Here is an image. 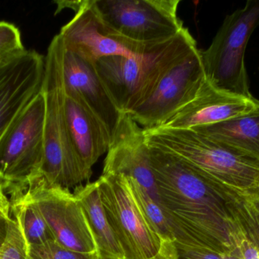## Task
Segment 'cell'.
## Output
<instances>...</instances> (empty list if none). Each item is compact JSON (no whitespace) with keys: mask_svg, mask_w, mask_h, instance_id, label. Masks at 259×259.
I'll use <instances>...</instances> for the list:
<instances>
[{"mask_svg":"<svg viewBox=\"0 0 259 259\" xmlns=\"http://www.w3.org/2000/svg\"><path fill=\"white\" fill-rule=\"evenodd\" d=\"M149 147L160 206L177 247L200 248L234 258L228 228L231 214L224 199L181 158Z\"/></svg>","mask_w":259,"mask_h":259,"instance_id":"cell-1","label":"cell"},{"mask_svg":"<svg viewBox=\"0 0 259 259\" xmlns=\"http://www.w3.org/2000/svg\"><path fill=\"white\" fill-rule=\"evenodd\" d=\"M148 145L182 159L205 182L237 188L259 187V159L191 129H143Z\"/></svg>","mask_w":259,"mask_h":259,"instance_id":"cell-2","label":"cell"},{"mask_svg":"<svg viewBox=\"0 0 259 259\" xmlns=\"http://www.w3.org/2000/svg\"><path fill=\"white\" fill-rule=\"evenodd\" d=\"M63 50L59 33L52 40L45 56L42 88L46 100L44 158L40 174L50 185L69 190L89 180L92 173L74 152L67 128L62 83Z\"/></svg>","mask_w":259,"mask_h":259,"instance_id":"cell-3","label":"cell"},{"mask_svg":"<svg viewBox=\"0 0 259 259\" xmlns=\"http://www.w3.org/2000/svg\"><path fill=\"white\" fill-rule=\"evenodd\" d=\"M196 48V41L184 27L153 51L132 57L107 56L94 65L118 110L130 114L150 95L172 65Z\"/></svg>","mask_w":259,"mask_h":259,"instance_id":"cell-4","label":"cell"},{"mask_svg":"<svg viewBox=\"0 0 259 259\" xmlns=\"http://www.w3.org/2000/svg\"><path fill=\"white\" fill-rule=\"evenodd\" d=\"M97 182L108 220L125 259H178L176 243L163 238L154 229L125 176L102 174Z\"/></svg>","mask_w":259,"mask_h":259,"instance_id":"cell-5","label":"cell"},{"mask_svg":"<svg viewBox=\"0 0 259 259\" xmlns=\"http://www.w3.org/2000/svg\"><path fill=\"white\" fill-rule=\"evenodd\" d=\"M259 24V1L250 0L243 9L225 18L210 47L200 51L207 81L231 94L252 97L244 56L249 38Z\"/></svg>","mask_w":259,"mask_h":259,"instance_id":"cell-6","label":"cell"},{"mask_svg":"<svg viewBox=\"0 0 259 259\" xmlns=\"http://www.w3.org/2000/svg\"><path fill=\"white\" fill-rule=\"evenodd\" d=\"M180 0H93L106 28L131 42L161 44L184 29Z\"/></svg>","mask_w":259,"mask_h":259,"instance_id":"cell-7","label":"cell"},{"mask_svg":"<svg viewBox=\"0 0 259 259\" xmlns=\"http://www.w3.org/2000/svg\"><path fill=\"white\" fill-rule=\"evenodd\" d=\"M45 117L41 91L0 141V179L7 185L27 186L41 176Z\"/></svg>","mask_w":259,"mask_h":259,"instance_id":"cell-8","label":"cell"},{"mask_svg":"<svg viewBox=\"0 0 259 259\" xmlns=\"http://www.w3.org/2000/svg\"><path fill=\"white\" fill-rule=\"evenodd\" d=\"M205 81L200 50L196 48L172 65L150 95L129 114L143 129L162 126L196 97Z\"/></svg>","mask_w":259,"mask_h":259,"instance_id":"cell-9","label":"cell"},{"mask_svg":"<svg viewBox=\"0 0 259 259\" xmlns=\"http://www.w3.org/2000/svg\"><path fill=\"white\" fill-rule=\"evenodd\" d=\"M27 190L57 243L74 252L97 255L94 236L74 193L50 185L42 176L31 181Z\"/></svg>","mask_w":259,"mask_h":259,"instance_id":"cell-10","label":"cell"},{"mask_svg":"<svg viewBox=\"0 0 259 259\" xmlns=\"http://www.w3.org/2000/svg\"><path fill=\"white\" fill-rule=\"evenodd\" d=\"M75 13L74 18L62 27L59 34L65 49L92 63L107 56H141L165 44H137L112 34L99 18L93 0H83Z\"/></svg>","mask_w":259,"mask_h":259,"instance_id":"cell-11","label":"cell"},{"mask_svg":"<svg viewBox=\"0 0 259 259\" xmlns=\"http://www.w3.org/2000/svg\"><path fill=\"white\" fill-rule=\"evenodd\" d=\"M45 56L27 50L0 63V141L42 91Z\"/></svg>","mask_w":259,"mask_h":259,"instance_id":"cell-12","label":"cell"},{"mask_svg":"<svg viewBox=\"0 0 259 259\" xmlns=\"http://www.w3.org/2000/svg\"><path fill=\"white\" fill-rule=\"evenodd\" d=\"M103 174L134 179L160 205L144 130L129 114H121L112 134Z\"/></svg>","mask_w":259,"mask_h":259,"instance_id":"cell-13","label":"cell"},{"mask_svg":"<svg viewBox=\"0 0 259 259\" xmlns=\"http://www.w3.org/2000/svg\"><path fill=\"white\" fill-rule=\"evenodd\" d=\"M62 70L65 95L92 113L112 136L122 114L108 93L94 64L64 46Z\"/></svg>","mask_w":259,"mask_h":259,"instance_id":"cell-14","label":"cell"},{"mask_svg":"<svg viewBox=\"0 0 259 259\" xmlns=\"http://www.w3.org/2000/svg\"><path fill=\"white\" fill-rule=\"evenodd\" d=\"M258 106L259 100L253 97L222 91L206 79L196 97L170 117L162 127L193 129L247 114Z\"/></svg>","mask_w":259,"mask_h":259,"instance_id":"cell-15","label":"cell"},{"mask_svg":"<svg viewBox=\"0 0 259 259\" xmlns=\"http://www.w3.org/2000/svg\"><path fill=\"white\" fill-rule=\"evenodd\" d=\"M64 109L74 152L87 170L92 173L93 166L107 152L112 136L92 113L65 94Z\"/></svg>","mask_w":259,"mask_h":259,"instance_id":"cell-16","label":"cell"},{"mask_svg":"<svg viewBox=\"0 0 259 259\" xmlns=\"http://www.w3.org/2000/svg\"><path fill=\"white\" fill-rule=\"evenodd\" d=\"M74 194L94 236L98 259H125L106 216L97 181L76 187Z\"/></svg>","mask_w":259,"mask_h":259,"instance_id":"cell-17","label":"cell"},{"mask_svg":"<svg viewBox=\"0 0 259 259\" xmlns=\"http://www.w3.org/2000/svg\"><path fill=\"white\" fill-rule=\"evenodd\" d=\"M191 129L259 159V106L247 114Z\"/></svg>","mask_w":259,"mask_h":259,"instance_id":"cell-18","label":"cell"},{"mask_svg":"<svg viewBox=\"0 0 259 259\" xmlns=\"http://www.w3.org/2000/svg\"><path fill=\"white\" fill-rule=\"evenodd\" d=\"M10 196L11 213L21 228L28 248L55 240L45 219L32 199L27 186L7 185Z\"/></svg>","mask_w":259,"mask_h":259,"instance_id":"cell-19","label":"cell"},{"mask_svg":"<svg viewBox=\"0 0 259 259\" xmlns=\"http://www.w3.org/2000/svg\"><path fill=\"white\" fill-rule=\"evenodd\" d=\"M208 186L224 199L228 212L259 250V187L237 188L219 182Z\"/></svg>","mask_w":259,"mask_h":259,"instance_id":"cell-20","label":"cell"},{"mask_svg":"<svg viewBox=\"0 0 259 259\" xmlns=\"http://www.w3.org/2000/svg\"><path fill=\"white\" fill-rule=\"evenodd\" d=\"M127 179H128L134 196L138 201L145 215L146 216L148 220L153 227L154 229L163 238L171 242V243H176L171 227H170L167 217L164 215L161 206L156 203L135 180L130 179V178H127Z\"/></svg>","mask_w":259,"mask_h":259,"instance_id":"cell-21","label":"cell"},{"mask_svg":"<svg viewBox=\"0 0 259 259\" xmlns=\"http://www.w3.org/2000/svg\"><path fill=\"white\" fill-rule=\"evenodd\" d=\"M29 259H98L97 255L70 250L56 240L28 248Z\"/></svg>","mask_w":259,"mask_h":259,"instance_id":"cell-22","label":"cell"},{"mask_svg":"<svg viewBox=\"0 0 259 259\" xmlns=\"http://www.w3.org/2000/svg\"><path fill=\"white\" fill-rule=\"evenodd\" d=\"M0 259H29L24 236L13 217L9 226L7 238L0 247Z\"/></svg>","mask_w":259,"mask_h":259,"instance_id":"cell-23","label":"cell"},{"mask_svg":"<svg viewBox=\"0 0 259 259\" xmlns=\"http://www.w3.org/2000/svg\"><path fill=\"white\" fill-rule=\"evenodd\" d=\"M25 50L19 29L12 23L0 21V60L17 56Z\"/></svg>","mask_w":259,"mask_h":259,"instance_id":"cell-24","label":"cell"},{"mask_svg":"<svg viewBox=\"0 0 259 259\" xmlns=\"http://www.w3.org/2000/svg\"><path fill=\"white\" fill-rule=\"evenodd\" d=\"M229 238L235 248L236 259H259V250L245 234L237 220L231 215L228 222Z\"/></svg>","mask_w":259,"mask_h":259,"instance_id":"cell-25","label":"cell"},{"mask_svg":"<svg viewBox=\"0 0 259 259\" xmlns=\"http://www.w3.org/2000/svg\"><path fill=\"white\" fill-rule=\"evenodd\" d=\"M8 195L6 182L0 179V247L7 238L12 220L10 199Z\"/></svg>","mask_w":259,"mask_h":259,"instance_id":"cell-26","label":"cell"},{"mask_svg":"<svg viewBox=\"0 0 259 259\" xmlns=\"http://www.w3.org/2000/svg\"><path fill=\"white\" fill-rule=\"evenodd\" d=\"M178 259H222L220 255L200 248L178 246Z\"/></svg>","mask_w":259,"mask_h":259,"instance_id":"cell-27","label":"cell"},{"mask_svg":"<svg viewBox=\"0 0 259 259\" xmlns=\"http://www.w3.org/2000/svg\"><path fill=\"white\" fill-rule=\"evenodd\" d=\"M3 60H4V59H3ZM3 60H0V63H1L2 61H3Z\"/></svg>","mask_w":259,"mask_h":259,"instance_id":"cell-28","label":"cell"}]
</instances>
